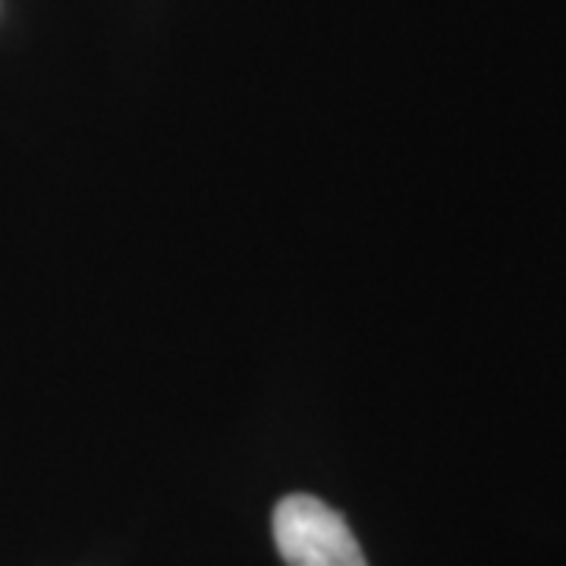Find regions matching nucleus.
Listing matches in <instances>:
<instances>
[{
	"label": "nucleus",
	"instance_id": "1",
	"mask_svg": "<svg viewBox=\"0 0 566 566\" xmlns=\"http://www.w3.org/2000/svg\"><path fill=\"white\" fill-rule=\"evenodd\" d=\"M274 542L286 566H368L344 516L312 494L274 506Z\"/></svg>",
	"mask_w": 566,
	"mask_h": 566
}]
</instances>
